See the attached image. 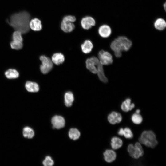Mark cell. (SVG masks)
<instances>
[{
    "instance_id": "cell-32",
    "label": "cell",
    "mask_w": 166,
    "mask_h": 166,
    "mask_svg": "<svg viewBox=\"0 0 166 166\" xmlns=\"http://www.w3.org/2000/svg\"><path fill=\"white\" fill-rule=\"evenodd\" d=\"M163 7L164 8L165 10H166V3H164L163 5Z\"/></svg>"
},
{
    "instance_id": "cell-21",
    "label": "cell",
    "mask_w": 166,
    "mask_h": 166,
    "mask_svg": "<svg viewBox=\"0 0 166 166\" xmlns=\"http://www.w3.org/2000/svg\"><path fill=\"white\" fill-rule=\"evenodd\" d=\"M86 64L87 68L91 73L94 74L97 73V70L96 65L91 57L86 60Z\"/></svg>"
},
{
    "instance_id": "cell-14",
    "label": "cell",
    "mask_w": 166,
    "mask_h": 166,
    "mask_svg": "<svg viewBox=\"0 0 166 166\" xmlns=\"http://www.w3.org/2000/svg\"><path fill=\"white\" fill-rule=\"evenodd\" d=\"M25 87L26 90L30 92H37L39 90L38 85L36 82L28 81L25 84Z\"/></svg>"
},
{
    "instance_id": "cell-4",
    "label": "cell",
    "mask_w": 166,
    "mask_h": 166,
    "mask_svg": "<svg viewBox=\"0 0 166 166\" xmlns=\"http://www.w3.org/2000/svg\"><path fill=\"white\" fill-rule=\"evenodd\" d=\"M127 151L130 156L132 158L138 159L142 156L144 153L143 148L140 143L136 142L134 146L130 144L127 148Z\"/></svg>"
},
{
    "instance_id": "cell-30",
    "label": "cell",
    "mask_w": 166,
    "mask_h": 166,
    "mask_svg": "<svg viewBox=\"0 0 166 166\" xmlns=\"http://www.w3.org/2000/svg\"><path fill=\"white\" fill-rule=\"evenodd\" d=\"M43 164L45 166H51L53 165L54 162L51 157L47 156L43 161Z\"/></svg>"
},
{
    "instance_id": "cell-33",
    "label": "cell",
    "mask_w": 166,
    "mask_h": 166,
    "mask_svg": "<svg viewBox=\"0 0 166 166\" xmlns=\"http://www.w3.org/2000/svg\"><path fill=\"white\" fill-rule=\"evenodd\" d=\"M140 112V110L139 109H138L137 110H136V113H139Z\"/></svg>"
},
{
    "instance_id": "cell-23",
    "label": "cell",
    "mask_w": 166,
    "mask_h": 166,
    "mask_svg": "<svg viewBox=\"0 0 166 166\" xmlns=\"http://www.w3.org/2000/svg\"><path fill=\"white\" fill-rule=\"evenodd\" d=\"M118 134L120 135H123L126 138L132 139L133 137V134L132 131L127 127L125 128L124 129L123 128H121Z\"/></svg>"
},
{
    "instance_id": "cell-6",
    "label": "cell",
    "mask_w": 166,
    "mask_h": 166,
    "mask_svg": "<svg viewBox=\"0 0 166 166\" xmlns=\"http://www.w3.org/2000/svg\"><path fill=\"white\" fill-rule=\"evenodd\" d=\"M98 57L102 65H108L113 63L112 56L109 52L101 50L98 53Z\"/></svg>"
},
{
    "instance_id": "cell-8",
    "label": "cell",
    "mask_w": 166,
    "mask_h": 166,
    "mask_svg": "<svg viewBox=\"0 0 166 166\" xmlns=\"http://www.w3.org/2000/svg\"><path fill=\"white\" fill-rule=\"evenodd\" d=\"M81 24L83 29L88 30L95 26L96 21L92 17L86 16L82 19L81 21Z\"/></svg>"
},
{
    "instance_id": "cell-1",
    "label": "cell",
    "mask_w": 166,
    "mask_h": 166,
    "mask_svg": "<svg viewBox=\"0 0 166 166\" xmlns=\"http://www.w3.org/2000/svg\"><path fill=\"white\" fill-rule=\"evenodd\" d=\"M30 19V14L24 11L12 14L6 22L15 31H19L24 34L30 31L29 24Z\"/></svg>"
},
{
    "instance_id": "cell-10",
    "label": "cell",
    "mask_w": 166,
    "mask_h": 166,
    "mask_svg": "<svg viewBox=\"0 0 166 166\" xmlns=\"http://www.w3.org/2000/svg\"><path fill=\"white\" fill-rule=\"evenodd\" d=\"M107 119L110 123L115 124L116 123H119L121 121L122 117L120 113L112 111L110 114L108 115Z\"/></svg>"
},
{
    "instance_id": "cell-15",
    "label": "cell",
    "mask_w": 166,
    "mask_h": 166,
    "mask_svg": "<svg viewBox=\"0 0 166 166\" xmlns=\"http://www.w3.org/2000/svg\"><path fill=\"white\" fill-rule=\"evenodd\" d=\"M61 29L65 33L72 31L75 28V25L73 22H61L60 25Z\"/></svg>"
},
{
    "instance_id": "cell-25",
    "label": "cell",
    "mask_w": 166,
    "mask_h": 166,
    "mask_svg": "<svg viewBox=\"0 0 166 166\" xmlns=\"http://www.w3.org/2000/svg\"><path fill=\"white\" fill-rule=\"evenodd\" d=\"M80 135V133L78 130L75 128L70 129L69 132V138L74 140L78 139Z\"/></svg>"
},
{
    "instance_id": "cell-20",
    "label": "cell",
    "mask_w": 166,
    "mask_h": 166,
    "mask_svg": "<svg viewBox=\"0 0 166 166\" xmlns=\"http://www.w3.org/2000/svg\"><path fill=\"white\" fill-rule=\"evenodd\" d=\"M111 145L113 150H117L121 147L123 144L122 140L119 138L114 136L111 139Z\"/></svg>"
},
{
    "instance_id": "cell-17",
    "label": "cell",
    "mask_w": 166,
    "mask_h": 166,
    "mask_svg": "<svg viewBox=\"0 0 166 166\" xmlns=\"http://www.w3.org/2000/svg\"><path fill=\"white\" fill-rule=\"evenodd\" d=\"M93 45L92 42L89 40H85L81 45V49L85 53H88L91 52L93 48Z\"/></svg>"
},
{
    "instance_id": "cell-24",
    "label": "cell",
    "mask_w": 166,
    "mask_h": 166,
    "mask_svg": "<svg viewBox=\"0 0 166 166\" xmlns=\"http://www.w3.org/2000/svg\"><path fill=\"white\" fill-rule=\"evenodd\" d=\"M6 77L8 79H13L18 78L19 76V72L16 69H10L5 73Z\"/></svg>"
},
{
    "instance_id": "cell-16",
    "label": "cell",
    "mask_w": 166,
    "mask_h": 166,
    "mask_svg": "<svg viewBox=\"0 0 166 166\" xmlns=\"http://www.w3.org/2000/svg\"><path fill=\"white\" fill-rule=\"evenodd\" d=\"M135 107L134 104H131V100L130 98L126 99L122 102L121 105V108L122 110L125 112L130 111Z\"/></svg>"
},
{
    "instance_id": "cell-18",
    "label": "cell",
    "mask_w": 166,
    "mask_h": 166,
    "mask_svg": "<svg viewBox=\"0 0 166 166\" xmlns=\"http://www.w3.org/2000/svg\"><path fill=\"white\" fill-rule=\"evenodd\" d=\"M154 25L156 30L161 31L164 30L166 27V22L162 18H157L154 22Z\"/></svg>"
},
{
    "instance_id": "cell-11",
    "label": "cell",
    "mask_w": 166,
    "mask_h": 166,
    "mask_svg": "<svg viewBox=\"0 0 166 166\" xmlns=\"http://www.w3.org/2000/svg\"><path fill=\"white\" fill-rule=\"evenodd\" d=\"M98 33L103 38H107L111 34L112 30L110 26L106 24L100 26L98 29Z\"/></svg>"
},
{
    "instance_id": "cell-13",
    "label": "cell",
    "mask_w": 166,
    "mask_h": 166,
    "mask_svg": "<svg viewBox=\"0 0 166 166\" xmlns=\"http://www.w3.org/2000/svg\"><path fill=\"white\" fill-rule=\"evenodd\" d=\"M103 155L105 160L108 163L114 161L116 157V153L111 149H106L103 153Z\"/></svg>"
},
{
    "instance_id": "cell-19",
    "label": "cell",
    "mask_w": 166,
    "mask_h": 166,
    "mask_svg": "<svg viewBox=\"0 0 166 166\" xmlns=\"http://www.w3.org/2000/svg\"><path fill=\"white\" fill-rule=\"evenodd\" d=\"M65 60V57L61 53H56L52 57V61L55 64L58 65L62 63Z\"/></svg>"
},
{
    "instance_id": "cell-26",
    "label": "cell",
    "mask_w": 166,
    "mask_h": 166,
    "mask_svg": "<svg viewBox=\"0 0 166 166\" xmlns=\"http://www.w3.org/2000/svg\"><path fill=\"white\" fill-rule=\"evenodd\" d=\"M23 134L25 137L31 138L34 135V132L32 129L30 128L26 127L23 129Z\"/></svg>"
},
{
    "instance_id": "cell-9",
    "label": "cell",
    "mask_w": 166,
    "mask_h": 166,
    "mask_svg": "<svg viewBox=\"0 0 166 166\" xmlns=\"http://www.w3.org/2000/svg\"><path fill=\"white\" fill-rule=\"evenodd\" d=\"M51 123L54 128L59 129L63 127L65 124V121L63 117L56 115L53 117Z\"/></svg>"
},
{
    "instance_id": "cell-5",
    "label": "cell",
    "mask_w": 166,
    "mask_h": 166,
    "mask_svg": "<svg viewBox=\"0 0 166 166\" xmlns=\"http://www.w3.org/2000/svg\"><path fill=\"white\" fill-rule=\"evenodd\" d=\"M40 59L42 63L40 66L41 71L44 74L47 73L53 68V62L50 58L45 55L41 56L40 57Z\"/></svg>"
},
{
    "instance_id": "cell-29",
    "label": "cell",
    "mask_w": 166,
    "mask_h": 166,
    "mask_svg": "<svg viewBox=\"0 0 166 166\" xmlns=\"http://www.w3.org/2000/svg\"><path fill=\"white\" fill-rule=\"evenodd\" d=\"M21 33L18 31H15L12 35V40L23 42V38Z\"/></svg>"
},
{
    "instance_id": "cell-31",
    "label": "cell",
    "mask_w": 166,
    "mask_h": 166,
    "mask_svg": "<svg viewBox=\"0 0 166 166\" xmlns=\"http://www.w3.org/2000/svg\"><path fill=\"white\" fill-rule=\"evenodd\" d=\"M76 20L75 16L71 15L65 16L63 18L62 22H73Z\"/></svg>"
},
{
    "instance_id": "cell-12",
    "label": "cell",
    "mask_w": 166,
    "mask_h": 166,
    "mask_svg": "<svg viewBox=\"0 0 166 166\" xmlns=\"http://www.w3.org/2000/svg\"><path fill=\"white\" fill-rule=\"evenodd\" d=\"M29 26L30 29L35 31H41L42 27L41 21L37 18H34L30 20Z\"/></svg>"
},
{
    "instance_id": "cell-3",
    "label": "cell",
    "mask_w": 166,
    "mask_h": 166,
    "mask_svg": "<svg viewBox=\"0 0 166 166\" xmlns=\"http://www.w3.org/2000/svg\"><path fill=\"white\" fill-rule=\"evenodd\" d=\"M138 140L140 144L152 148H155L158 143L155 133L152 130L143 131Z\"/></svg>"
},
{
    "instance_id": "cell-28",
    "label": "cell",
    "mask_w": 166,
    "mask_h": 166,
    "mask_svg": "<svg viewBox=\"0 0 166 166\" xmlns=\"http://www.w3.org/2000/svg\"><path fill=\"white\" fill-rule=\"evenodd\" d=\"M23 44L22 42L12 40L10 43V46L12 49L19 50L23 47Z\"/></svg>"
},
{
    "instance_id": "cell-27",
    "label": "cell",
    "mask_w": 166,
    "mask_h": 166,
    "mask_svg": "<svg viewBox=\"0 0 166 166\" xmlns=\"http://www.w3.org/2000/svg\"><path fill=\"white\" fill-rule=\"evenodd\" d=\"M131 120L134 123L138 124L142 122L143 118L141 115L139 113H135L132 116Z\"/></svg>"
},
{
    "instance_id": "cell-22",
    "label": "cell",
    "mask_w": 166,
    "mask_h": 166,
    "mask_svg": "<svg viewBox=\"0 0 166 166\" xmlns=\"http://www.w3.org/2000/svg\"><path fill=\"white\" fill-rule=\"evenodd\" d=\"M73 94L72 92L68 91L64 95V101L65 105L68 107L71 106L74 101Z\"/></svg>"
},
{
    "instance_id": "cell-2",
    "label": "cell",
    "mask_w": 166,
    "mask_h": 166,
    "mask_svg": "<svg viewBox=\"0 0 166 166\" xmlns=\"http://www.w3.org/2000/svg\"><path fill=\"white\" fill-rule=\"evenodd\" d=\"M132 45L131 41L124 36H119L111 42L110 48L114 52L115 56L120 57L122 55L121 52L129 50Z\"/></svg>"
},
{
    "instance_id": "cell-7",
    "label": "cell",
    "mask_w": 166,
    "mask_h": 166,
    "mask_svg": "<svg viewBox=\"0 0 166 166\" xmlns=\"http://www.w3.org/2000/svg\"><path fill=\"white\" fill-rule=\"evenodd\" d=\"M91 57L96 65L97 70V73L99 79L103 82L107 83L108 81V79L104 74L102 65L97 57Z\"/></svg>"
}]
</instances>
